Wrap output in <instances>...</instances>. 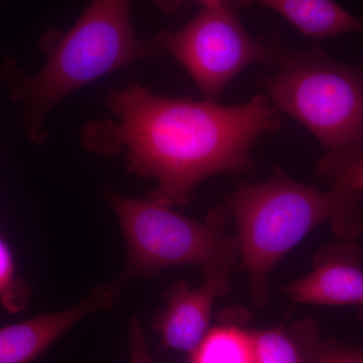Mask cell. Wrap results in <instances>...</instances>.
Returning a JSON list of instances; mask_svg holds the SVG:
<instances>
[{
	"label": "cell",
	"instance_id": "1",
	"mask_svg": "<svg viewBox=\"0 0 363 363\" xmlns=\"http://www.w3.org/2000/svg\"><path fill=\"white\" fill-rule=\"evenodd\" d=\"M105 102L118 123L90 124L85 145L105 155L125 150L128 169L156 179L150 198L169 207L188 204L209 177L250 172L255 142L281 126L279 111L267 95L224 105L160 96L131 84L111 91Z\"/></svg>",
	"mask_w": 363,
	"mask_h": 363
},
{
	"label": "cell",
	"instance_id": "2",
	"mask_svg": "<svg viewBox=\"0 0 363 363\" xmlns=\"http://www.w3.org/2000/svg\"><path fill=\"white\" fill-rule=\"evenodd\" d=\"M360 194L320 190L292 180L277 167L269 180L245 184L227 197V209L238 224L241 269L255 304H267L269 272L313 229L330 222L344 238L362 231Z\"/></svg>",
	"mask_w": 363,
	"mask_h": 363
},
{
	"label": "cell",
	"instance_id": "3",
	"mask_svg": "<svg viewBox=\"0 0 363 363\" xmlns=\"http://www.w3.org/2000/svg\"><path fill=\"white\" fill-rule=\"evenodd\" d=\"M131 0H92L70 30L45 39L48 59L35 75L13 61L2 69L14 101L23 104L25 125L33 142L45 138L44 121L62 99L102 76L159 54L154 40L138 39L130 20Z\"/></svg>",
	"mask_w": 363,
	"mask_h": 363
},
{
	"label": "cell",
	"instance_id": "4",
	"mask_svg": "<svg viewBox=\"0 0 363 363\" xmlns=\"http://www.w3.org/2000/svg\"><path fill=\"white\" fill-rule=\"evenodd\" d=\"M272 74L260 87L279 111L304 124L329 155L363 149V69L343 65L319 45L294 50L267 35Z\"/></svg>",
	"mask_w": 363,
	"mask_h": 363
},
{
	"label": "cell",
	"instance_id": "5",
	"mask_svg": "<svg viewBox=\"0 0 363 363\" xmlns=\"http://www.w3.org/2000/svg\"><path fill=\"white\" fill-rule=\"evenodd\" d=\"M107 199L116 213L128 248V262L117 279L155 276L162 269L195 266L206 283L229 291V278L238 266L236 238L226 233L227 207H217L200 222L176 213L172 207L152 199H136L109 193Z\"/></svg>",
	"mask_w": 363,
	"mask_h": 363
},
{
	"label": "cell",
	"instance_id": "6",
	"mask_svg": "<svg viewBox=\"0 0 363 363\" xmlns=\"http://www.w3.org/2000/svg\"><path fill=\"white\" fill-rule=\"evenodd\" d=\"M188 71L205 100L217 102L226 86L248 67H269L272 50L267 38L253 39L227 2L203 7L177 30H162L152 39Z\"/></svg>",
	"mask_w": 363,
	"mask_h": 363
},
{
	"label": "cell",
	"instance_id": "7",
	"mask_svg": "<svg viewBox=\"0 0 363 363\" xmlns=\"http://www.w3.org/2000/svg\"><path fill=\"white\" fill-rule=\"evenodd\" d=\"M121 288V284L114 281L99 286L89 298L70 309L42 315L0 329V363L33 362L79 320L113 307Z\"/></svg>",
	"mask_w": 363,
	"mask_h": 363
},
{
	"label": "cell",
	"instance_id": "8",
	"mask_svg": "<svg viewBox=\"0 0 363 363\" xmlns=\"http://www.w3.org/2000/svg\"><path fill=\"white\" fill-rule=\"evenodd\" d=\"M295 303L363 307V271L355 247L326 250L310 274L285 286Z\"/></svg>",
	"mask_w": 363,
	"mask_h": 363
},
{
	"label": "cell",
	"instance_id": "9",
	"mask_svg": "<svg viewBox=\"0 0 363 363\" xmlns=\"http://www.w3.org/2000/svg\"><path fill=\"white\" fill-rule=\"evenodd\" d=\"M224 295L220 288L206 281L196 289L176 284L169 291L167 307L154 320L162 347L192 355L210 330L215 298Z\"/></svg>",
	"mask_w": 363,
	"mask_h": 363
},
{
	"label": "cell",
	"instance_id": "10",
	"mask_svg": "<svg viewBox=\"0 0 363 363\" xmlns=\"http://www.w3.org/2000/svg\"><path fill=\"white\" fill-rule=\"evenodd\" d=\"M233 7L255 4L269 7L290 21L303 35L316 40L360 32L363 23L333 0H227Z\"/></svg>",
	"mask_w": 363,
	"mask_h": 363
},
{
	"label": "cell",
	"instance_id": "11",
	"mask_svg": "<svg viewBox=\"0 0 363 363\" xmlns=\"http://www.w3.org/2000/svg\"><path fill=\"white\" fill-rule=\"evenodd\" d=\"M190 360L193 363H255L250 331L233 325L210 329Z\"/></svg>",
	"mask_w": 363,
	"mask_h": 363
},
{
	"label": "cell",
	"instance_id": "12",
	"mask_svg": "<svg viewBox=\"0 0 363 363\" xmlns=\"http://www.w3.org/2000/svg\"><path fill=\"white\" fill-rule=\"evenodd\" d=\"M255 363H309L314 351H306L283 328L250 331Z\"/></svg>",
	"mask_w": 363,
	"mask_h": 363
},
{
	"label": "cell",
	"instance_id": "13",
	"mask_svg": "<svg viewBox=\"0 0 363 363\" xmlns=\"http://www.w3.org/2000/svg\"><path fill=\"white\" fill-rule=\"evenodd\" d=\"M324 178L334 188L351 192H363V149L345 154L328 155L319 167Z\"/></svg>",
	"mask_w": 363,
	"mask_h": 363
},
{
	"label": "cell",
	"instance_id": "14",
	"mask_svg": "<svg viewBox=\"0 0 363 363\" xmlns=\"http://www.w3.org/2000/svg\"><path fill=\"white\" fill-rule=\"evenodd\" d=\"M16 279L13 255L4 240L0 238V298L9 310L16 311L18 303L16 296Z\"/></svg>",
	"mask_w": 363,
	"mask_h": 363
},
{
	"label": "cell",
	"instance_id": "15",
	"mask_svg": "<svg viewBox=\"0 0 363 363\" xmlns=\"http://www.w3.org/2000/svg\"><path fill=\"white\" fill-rule=\"evenodd\" d=\"M130 363H152L142 324H140V320L136 317H133L130 321Z\"/></svg>",
	"mask_w": 363,
	"mask_h": 363
},
{
	"label": "cell",
	"instance_id": "16",
	"mask_svg": "<svg viewBox=\"0 0 363 363\" xmlns=\"http://www.w3.org/2000/svg\"><path fill=\"white\" fill-rule=\"evenodd\" d=\"M309 363H363V350H316Z\"/></svg>",
	"mask_w": 363,
	"mask_h": 363
},
{
	"label": "cell",
	"instance_id": "17",
	"mask_svg": "<svg viewBox=\"0 0 363 363\" xmlns=\"http://www.w3.org/2000/svg\"><path fill=\"white\" fill-rule=\"evenodd\" d=\"M157 1L164 11H171L180 6L183 0H157ZM197 1L201 2L203 7H220L225 6L228 2L227 0H197Z\"/></svg>",
	"mask_w": 363,
	"mask_h": 363
},
{
	"label": "cell",
	"instance_id": "18",
	"mask_svg": "<svg viewBox=\"0 0 363 363\" xmlns=\"http://www.w3.org/2000/svg\"><path fill=\"white\" fill-rule=\"evenodd\" d=\"M188 363H193L192 362H191V360H189V362Z\"/></svg>",
	"mask_w": 363,
	"mask_h": 363
}]
</instances>
